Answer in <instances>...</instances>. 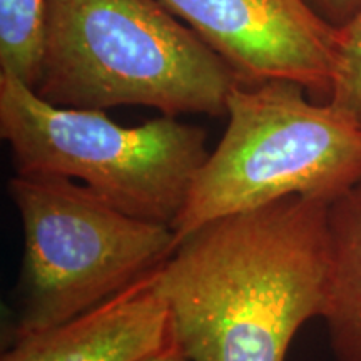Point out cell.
Returning <instances> with one entry per match:
<instances>
[{"label":"cell","mask_w":361,"mask_h":361,"mask_svg":"<svg viewBox=\"0 0 361 361\" xmlns=\"http://www.w3.org/2000/svg\"><path fill=\"white\" fill-rule=\"evenodd\" d=\"M245 84L290 80L328 102L338 27L310 0H161Z\"/></svg>","instance_id":"6"},{"label":"cell","mask_w":361,"mask_h":361,"mask_svg":"<svg viewBox=\"0 0 361 361\" xmlns=\"http://www.w3.org/2000/svg\"><path fill=\"white\" fill-rule=\"evenodd\" d=\"M241 82L161 0H45L35 92L71 109L228 116Z\"/></svg>","instance_id":"2"},{"label":"cell","mask_w":361,"mask_h":361,"mask_svg":"<svg viewBox=\"0 0 361 361\" xmlns=\"http://www.w3.org/2000/svg\"><path fill=\"white\" fill-rule=\"evenodd\" d=\"M310 97L290 80L234 85L228 128L173 224L178 241L223 216L286 197L331 204L360 186L361 128Z\"/></svg>","instance_id":"3"},{"label":"cell","mask_w":361,"mask_h":361,"mask_svg":"<svg viewBox=\"0 0 361 361\" xmlns=\"http://www.w3.org/2000/svg\"><path fill=\"white\" fill-rule=\"evenodd\" d=\"M156 273L87 313L7 343L0 361H144L173 345Z\"/></svg>","instance_id":"7"},{"label":"cell","mask_w":361,"mask_h":361,"mask_svg":"<svg viewBox=\"0 0 361 361\" xmlns=\"http://www.w3.org/2000/svg\"><path fill=\"white\" fill-rule=\"evenodd\" d=\"M310 2L328 22L341 27L353 16L361 0H310Z\"/></svg>","instance_id":"11"},{"label":"cell","mask_w":361,"mask_h":361,"mask_svg":"<svg viewBox=\"0 0 361 361\" xmlns=\"http://www.w3.org/2000/svg\"><path fill=\"white\" fill-rule=\"evenodd\" d=\"M144 361H186V358L179 353L178 348H176L173 343V345H169L168 348L159 351V353L149 356V358H146Z\"/></svg>","instance_id":"12"},{"label":"cell","mask_w":361,"mask_h":361,"mask_svg":"<svg viewBox=\"0 0 361 361\" xmlns=\"http://www.w3.org/2000/svg\"><path fill=\"white\" fill-rule=\"evenodd\" d=\"M0 135L16 174L80 180L116 209L171 228L209 156L200 126L161 116L124 128L104 111L54 106L8 75H0Z\"/></svg>","instance_id":"5"},{"label":"cell","mask_w":361,"mask_h":361,"mask_svg":"<svg viewBox=\"0 0 361 361\" xmlns=\"http://www.w3.org/2000/svg\"><path fill=\"white\" fill-rule=\"evenodd\" d=\"M45 0H0V75L35 89L44 44Z\"/></svg>","instance_id":"9"},{"label":"cell","mask_w":361,"mask_h":361,"mask_svg":"<svg viewBox=\"0 0 361 361\" xmlns=\"http://www.w3.org/2000/svg\"><path fill=\"white\" fill-rule=\"evenodd\" d=\"M8 194L24 250L7 343L129 290L159 269L178 243L171 226L133 218L75 180L16 174Z\"/></svg>","instance_id":"4"},{"label":"cell","mask_w":361,"mask_h":361,"mask_svg":"<svg viewBox=\"0 0 361 361\" xmlns=\"http://www.w3.org/2000/svg\"><path fill=\"white\" fill-rule=\"evenodd\" d=\"M338 32V62L328 104L361 128V4Z\"/></svg>","instance_id":"10"},{"label":"cell","mask_w":361,"mask_h":361,"mask_svg":"<svg viewBox=\"0 0 361 361\" xmlns=\"http://www.w3.org/2000/svg\"><path fill=\"white\" fill-rule=\"evenodd\" d=\"M328 209L286 197L179 239L156 288L186 361H286L298 331L324 310Z\"/></svg>","instance_id":"1"},{"label":"cell","mask_w":361,"mask_h":361,"mask_svg":"<svg viewBox=\"0 0 361 361\" xmlns=\"http://www.w3.org/2000/svg\"><path fill=\"white\" fill-rule=\"evenodd\" d=\"M329 276L322 319L335 361H361V184L328 209Z\"/></svg>","instance_id":"8"}]
</instances>
